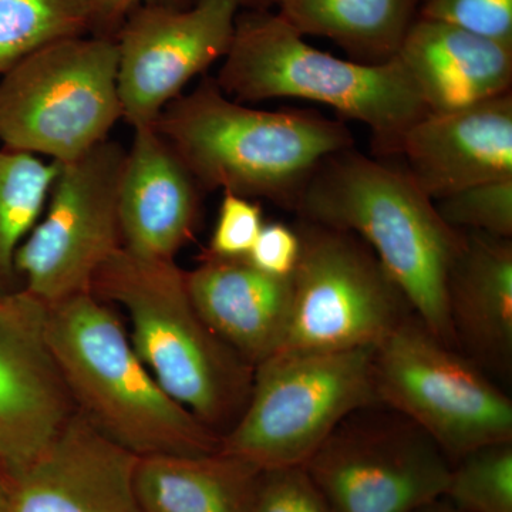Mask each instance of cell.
<instances>
[{
    "label": "cell",
    "mask_w": 512,
    "mask_h": 512,
    "mask_svg": "<svg viewBox=\"0 0 512 512\" xmlns=\"http://www.w3.org/2000/svg\"><path fill=\"white\" fill-rule=\"evenodd\" d=\"M301 254V239L295 227L284 222L264 224L254 247L247 256L249 262L265 274L291 278Z\"/></svg>",
    "instance_id": "cell-29"
},
{
    "label": "cell",
    "mask_w": 512,
    "mask_h": 512,
    "mask_svg": "<svg viewBox=\"0 0 512 512\" xmlns=\"http://www.w3.org/2000/svg\"><path fill=\"white\" fill-rule=\"evenodd\" d=\"M141 2L150 0H96L97 23L110 25L117 22L133 12Z\"/></svg>",
    "instance_id": "cell-30"
},
{
    "label": "cell",
    "mask_w": 512,
    "mask_h": 512,
    "mask_svg": "<svg viewBox=\"0 0 512 512\" xmlns=\"http://www.w3.org/2000/svg\"><path fill=\"white\" fill-rule=\"evenodd\" d=\"M288 323L279 353L375 350L416 315L376 255L352 232L301 220Z\"/></svg>",
    "instance_id": "cell-9"
},
{
    "label": "cell",
    "mask_w": 512,
    "mask_h": 512,
    "mask_svg": "<svg viewBox=\"0 0 512 512\" xmlns=\"http://www.w3.org/2000/svg\"><path fill=\"white\" fill-rule=\"evenodd\" d=\"M420 0H281L279 15L302 36L333 40L357 62H390L417 19Z\"/></svg>",
    "instance_id": "cell-21"
},
{
    "label": "cell",
    "mask_w": 512,
    "mask_h": 512,
    "mask_svg": "<svg viewBox=\"0 0 512 512\" xmlns=\"http://www.w3.org/2000/svg\"><path fill=\"white\" fill-rule=\"evenodd\" d=\"M377 402L426 431L450 463L512 440L504 387L409 316L373 350Z\"/></svg>",
    "instance_id": "cell-8"
},
{
    "label": "cell",
    "mask_w": 512,
    "mask_h": 512,
    "mask_svg": "<svg viewBox=\"0 0 512 512\" xmlns=\"http://www.w3.org/2000/svg\"><path fill=\"white\" fill-rule=\"evenodd\" d=\"M46 312L23 289L0 295V470L39 456L76 413L47 343Z\"/></svg>",
    "instance_id": "cell-13"
},
{
    "label": "cell",
    "mask_w": 512,
    "mask_h": 512,
    "mask_svg": "<svg viewBox=\"0 0 512 512\" xmlns=\"http://www.w3.org/2000/svg\"><path fill=\"white\" fill-rule=\"evenodd\" d=\"M57 164L0 148V295L22 291L15 259L45 211Z\"/></svg>",
    "instance_id": "cell-22"
},
{
    "label": "cell",
    "mask_w": 512,
    "mask_h": 512,
    "mask_svg": "<svg viewBox=\"0 0 512 512\" xmlns=\"http://www.w3.org/2000/svg\"><path fill=\"white\" fill-rule=\"evenodd\" d=\"M238 6L237 0H198L188 9L148 3L133 10L116 40L128 126H154L192 79L227 56Z\"/></svg>",
    "instance_id": "cell-12"
},
{
    "label": "cell",
    "mask_w": 512,
    "mask_h": 512,
    "mask_svg": "<svg viewBox=\"0 0 512 512\" xmlns=\"http://www.w3.org/2000/svg\"><path fill=\"white\" fill-rule=\"evenodd\" d=\"M396 57L430 113L511 93L512 46L447 23L417 18Z\"/></svg>",
    "instance_id": "cell-19"
},
{
    "label": "cell",
    "mask_w": 512,
    "mask_h": 512,
    "mask_svg": "<svg viewBox=\"0 0 512 512\" xmlns=\"http://www.w3.org/2000/svg\"><path fill=\"white\" fill-rule=\"evenodd\" d=\"M434 204L450 227L512 238V180L476 185Z\"/></svg>",
    "instance_id": "cell-25"
},
{
    "label": "cell",
    "mask_w": 512,
    "mask_h": 512,
    "mask_svg": "<svg viewBox=\"0 0 512 512\" xmlns=\"http://www.w3.org/2000/svg\"><path fill=\"white\" fill-rule=\"evenodd\" d=\"M187 286L201 318L249 365H261L281 348L291 278L265 274L247 258L201 255L187 272Z\"/></svg>",
    "instance_id": "cell-18"
},
{
    "label": "cell",
    "mask_w": 512,
    "mask_h": 512,
    "mask_svg": "<svg viewBox=\"0 0 512 512\" xmlns=\"http://www.w3.org/2000/svg\"><path fill=\"white\" fill-rule=\"evenodd\" d=\"M447 311L458 352L501 386L510 383L512 238L464 232L448 274Z\"/></svg>",
    "instance_id": "cell-17"
},
{
    "label": "cell",
    "mask_w": 512,
    "mask_h": 512,
    "mask_svg": "<svg viewBox=\"0 0 512 512\" xmlns=\"http://www.w3.org/2000/svg\"><path fill=\"white\" fill-rule=\"evenodd\" d=\"M201 191L268 200L295 210L326 158L353 147L339 121L301 110H258L202 80L171 101L154 124Z\"/></svg>",
    "instance_id": "cell-2"
},
{
    "label": "cell",
    "mask_w": 512,
    "mask_h": 512,
    "mask_svg": "<svg viewBox=\"0 0 512 512\" xmlns=\"http://www.w3.org/2000/svg\"><path fill=\"white\" fill-rule=\"evenodd\" d=\"M127 150L107 138L57 164L45 211L15 265L22 289L46 306L92 292L101 266L123 248L120 185Z\"/></svg>",
    "instance_id": "cell-10"
},
{
    "label": "cell",
    "mask_w": 512,
    "mask_h": 512,
    "mask_svg": "<svg viewBox=\"0 0 512 512\" xmlns=\"http://www.w3.org/2000/svg\"><path fill=\"white\" fill-rule=\"evenodd\" d=\"M261 471L217 453L138 457L134 488L146 512H249Z\"/></svg>",
    "instance_id": "cell-20"
},
{
    "label": "cell",
    "mask_w": 512,
    "mask_h": 512,
    "mask_svg": "<svg viewBox=\"0 0 512 512\" xmlns=\"http://www.w3.org/2000/svg\"><path fill=\"white\" fill-rule=\"evenodd\" d=\"M376 404L373 350L279 353L255 367L220 451L259 471L303 467L350 414Z\"/></svg>",
    "instance_id": "cell-6"
},
{
    "label": "cell",
    "mask_w": 512,
    "mask_h": 512,
    "mask_svg": "<svg viewBox=\"0 0 512 512\" xmlns=\"http://www.w3.org/2000/svg\"><path fill=\"white\" fill-rule=\"evenodd\" d=\"M92 293L127 312L131 345L175 402L221 437L237 423L255 367L201 318L187 271L175 259L143 258L120 248L97 272Z\"/></svg>",
    "instance_id": "cell-4"
},
{
    "label": "cell",
    "mask_w": 512,
    "mask_h": 512,
    "mask_svg": "<svg viewBox=\"0 0 512 512\" xmlns=\"http://www.w3.org/2000/svg\"><path fill=\"white\" fill-rule=\"evenodd\" d=\"M262 227L264 212L258 202L224 192L210 245L202 255L247 258Z\"/></svg>",
    "instance_id": "cell-28"
},
{
    "label": "cell",
    "mask_w": 512,
    "mask_h": 512,
    "mask_svg": "<svg viewBox=\"0 0 512 512\" xmlns=\"http://www.w3.org/2000/svg\"><path fill=\"white\" fill-rule=\"evenodd\" d=\"M249 512H335L303 467L261 471Z\"/></svg>",
    "instance_id": "cell-27"
},
{
    "label": "cell",
    "mask_w": 512,
    "mask_h": 512,
    "mask_svg": "<svg viewBox=\"0 0 512 512\" xmlns=\"http://www.w3.org/2000/svg\"><path fill=\"white\" fill-rule=\"evenodd\" d=\"M116 40L70 37L0 74V144L56 164L109 138L123 119Z\"/></svg>",
    "instance_id": "cell-7"
},
{
    "label": "cell",
    "mask_w": 512,
    "mask_h": 512,
    "mask_svg": "<svg viewBox=\"0 0 512 512\" xmlns=\"http://www.w3.org/2000/svg\"><path fill=\"white\" fill-rule=\"evenodd\" d=\"M416 512H457L451 507L450 503H447L444 498H440V500L433 501V503L424 505L423 508L417 510Z\"/></svg>",
    "instance_id": "cell-31"
},
{
    "label": "cell",
    "mask_w": 512,
    "mask_h": 512,
    "mask_svg": "<svg viewBox=\"0 0 512 512\" xmlns=\"http://www.w3.org/2000/svg\"><path fill=\"white\" fill-rule=\"evenodd\" d=\"M96 23V0H0V74Z\"/></svg>",
    "instance_id": "cell-23"
},
{
    "label": "cell",
    "mask_w": 512,
    "mask_h": 512,
    "mask_svg": "<svg viewBox=\"0 0 512 512\" xmlns=\"http://www.w3.org/2000/svg\"><path fill=\"white\" fill-rule=\"evenodd\" d=\"M443 498L457 512H512V440L454 461Z\"/></svg>",
    "instance_id": "cell-24"
},
{
    "label": "cell",
    "mask_w": 512,
    "mask_h": 512,
    "mask_svg": "<svg viewBox=\"0 0 512 512\" xmlns=\"http://www.w3.org/2000/svg\"><path fill=\"white\" fill-rule=\"evenodd\" d=\"M222 60L215 82L231 99L326 104L369 128L380 156H396L407 130L430 113L397 57L380 64L339 59L305 42L279 13L237 18Z\"/></svg>",
    "instance_id": "cell-5"
},
{
    "label": "cell",
    "mask_w": 512,
    "mask_h": 512,
    "mask_svg": "<svg viewBox=\"0 0 512 512\" xmlns=\"http://www.w3.org/2000/svg\"><path fill=\"white\" fill-rule=\"evenodd\" d=\"M335 512H416L443 498L451 463L387 407L350 414L303 466Z\"/></svg>",
    "instance_id": "cell-11"
},
{
    "label": "cell",
    "mask_w": 512,
    "mask_h": 512,
    "mask_svg": "<svg viewBox=\"0 0 512 512\" xmlns=\"http://www.w3.org/2000/svg\"><path fill=\"white\" fill-rule=\"evenodd\" d=\"M137 458L76 412L39 456L0 470V512H146Z\"/></svg>",
    "instance_id": "cell-14"
},
{
    "label": "cell",
    "mask_w": 512,
    "mask_h": 512,
    "mask_svg": "<svg viewBox=\"0 0 512 512\" xmlns=\"http://www.w3.org/2000/svg\"><path fill=\"white\" fill-rule=\"evenodd\" d=\"M396 156L434 202L512 180V94L464 109L429 113L404 134Z\"/></svg>",
    "instance_id": "cell-15"
},
{
    "label": "cell",
    "mask_w": 512,
    "mask_h": 512,
    "mask_svg": "<svg viewBox=\"0 0 512 512\" xmlns=\"http://www.w3.org/2000/svg\"><path fill=\"white\" fill-rule=\"evenodd\" d=\"M417 18L447 23L512 46V0H420Z\"/></svg>",
    "instance_id": "cell-26"
},
{
    "label": "cell",
    "mask_w": 512,
    "mask_h": 512,
    "mask_svg": "<svg viewBox=\"0 0 512 512\" xmlns=\"http://www.w3.org/2000/svg\"><path fill=\"white\" fill-rule=\"evenodd\" d=\"M200 187L156 127L134 130L120 185L123 248L175 259L200 220Z\"/></svg>",
    "instance_id": "cell-16"
},
{
    "label": "cell",
    "mask_w": 512,
    "mask_h": 512,
    "mask_svg": "<svg viewBox=\"0 0 512 512\" xmlns=\"http://www.w3.org/2000/svg\"><path fill=\"white\" fill-rule=\"evenodd\" d=\"M46 338L76 412L117 446L137 457L220 451V434L165 392L92 292L47 306Z\"/></svg>",
    "instance_id": "cell-3"
},
{
    "label": "cell",
    "mask_w": 512,
    "mask_h": 512,
    "mask_svg": "<svg viewBox=\"0 0 512 512\" xmlns=\"http://www.w3.org/2000/svg\"><path fill=\"white\" fill-rule=\"evenodd\" d=\"M293 211L301 220L362 239L402 289L417 318L456 349L447 279L464 232L441 218L434 201L404 168L346 148L319 165Z\"/></svg>",
    "instance_id": "cell-1"
},
{
    "label": "cell",
    "mask_w": 512,
    "mask_h": 512,
    "mask_svg": "<svg viewBox=\"0 0 512 512\" xmlns=\"http://www.w3.org/2000/svg\"><path fill=\"white\" fill-rule=\"evenodd\" d=\"M238 3L241 2H254V0H237ZM278 2H281V0H278Z\"/></svg>",
    "instance_id": "cell-32"
}]
</instances>
